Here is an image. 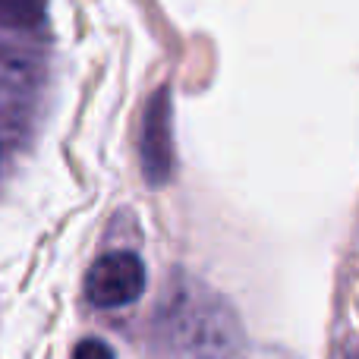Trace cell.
Returning a JSON list of instances; mask_svg holds the SVG:
<instances>
[{
    "mask_svg": "<svg viewBox=\"0 0 359 359\" xmlns=\"http://www.w3.org/2000/svg\"><path fill=\"white\" fill-rule=\"evenodd\" d=\"M73 359H114V353H111V347L101 341H82L79 347H76Z\"/></svg>",
    "mask_w": 359,
    "mask_h": 359,
    "instance_id": "3",
    "label": "cell"
},
{
    "mask_svg": "<svg viewBox=\"0 0 359 359\" xmlns=\"http://www.w3.org/2000/svg\"><path fill=\"white\" fill-rule=\"evenodd\" d=\"M145 293V265L133 252H107L86 278V297L98 309H120Z\"/></svg>",
    "mask_w": 359,
    "mask_h": 359,
    "instance_id": "2",
    "label": "cell"
},
{
    "mask_svg": "<svg viewBox=\"0 0 359 359\" xmlns=\"http://www.w3.org/2000/svg\"><path fill=\"white\" fill-rule=\"evenodd\" d=\"M158 359H246V331L233 306L211 287L177 278L155 316Z\"/></svg>",
    "mask_w": 359,
    "mask_h": 359,
    "instance_id": "1",
    "label": "cell"
}]
</instances>
